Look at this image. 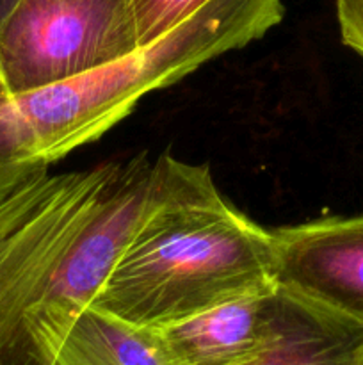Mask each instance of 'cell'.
<instances>
[{
	"label": "cell",
	"mask_w": 363,
	"mask_h": 365,
	"mask_svg": "<svg viewBox=\"0 0 363 365\" xmlns=\"http://www.w3.org/2000/svg\"><path fill=\"white\" fill-rule=\"evenodd\" d=\"M146 155L43 173L0 202V365H53L144 217Z\"/></svg>",
	"instance_id": "6da1fadb"
},
{
	"label": "cell",
	"mask_w": 363,
	"mask_h": 365,
	"mask_svg": "<svg viewBox=\"0 0 363 365\" xmlns=\"http://www.w3.org/2000/svg\"><path fill=\"white\" fill-rule=\"evenodd\" d=\"M244 365H363V321L278 285L269 341Z\"/></svg>",
	"instance_id": "52a82bcc"
},
{
	"label": "cell",
	"mask_w": 363,
	"mask_h": 365,
	"mask_svg": "<svg viewBox=\"0 0 363 365\" xmlns=\"http://www.w3.org/2000/svg\"><path fill=\"white\" fill-rule=\"evenodd\" d=\"M281 0H206L148 46L66 81L0 96V202L102 138L149 91L242 48L283 20Z\"/></svg>",
	"instance_id": "3957f363"
},
{
	"label": "cell",
	"mask_w": 363,
	"mask_h": 365,
	"mask_svg": "<svg viewBox=\"0 0 363 365\" xmlns=\"http://www.w3.org/2000/svg\"><path fill=\"white\" fill-rule=\"evenodd\" d=\"M141 48L132 0H20L0 24V73L31 91Z\"/></svg>",
	"instance_id": "277c9868"
},
{
	"label": "cell",
	"mask_w": 363,
	"mask_h": 365,
	"mask_svg": "<svg viewBox=\"0 0 363 365\" xmlns=\"http://www.w3.org/2000/svg\"><path fill=\"white\" fill-rule=\"evenodd\" d=\"M278 285L363 321V214L270 228Z\"/></svg>",
	"instance_id": "5b68a950"
},
{
	"label": "cell",
	"mask_w": 363,
	"mask_h": 365,
	"mask_svg": "<svg viewBox=\"0 0 363 365\" xmlns=\"http://www.w3.org/2000/svg\"><path fill=\"white\" fill-rule=\"evenodd\" d=\"M141 46H148L177 27L206 0H132Z\"/></svg>",
	"instance_id": "9c48e42d"
},
{
	"label": "cell",
	"mask_w": 363,
	"mask_h": 365,
	"mask_svg": "<svg viewBox=\"0 0 363 365\" xmlns=\"http://www.w3.org/2000/svg\"><path fill=\"white\" fill-rule=\"evenodd\" d=\"M337 20L342 43L363 57V0H337Z\"/></svg>",
	"instance_id": "30bf717a"
},
{
	"label": "cell",
	"mask_w": 363,
	"mask_h": 365,
	"mask_svg": "<svg viewBox=\"0 0 363 365\" xmlns=\"http://www.w3.org/2000/svg\"><path fill=\"white\" fill-rule=\"evenodd\" d=\"M20 2V0H0V24L4 21V18L14 9V6Z\"/></svg>",
	"instance_id": "8fae6325"
},
{
	"label": "cell",
	"mask_w": 363,
	"mask_h": 365,
	"mask_svg": "<svg viewBox=\"0 0 363 365\" xmlns=\"http://www.w3.org/2000/svg\"><path fill=\"white\" fill-rule=\"evenodd\" d=\"M53 365H174L149 328L88 307L71 324Z\"/></svg>",
	"instance_id": "ba28073f"
},
{
	"label": "cell",
	"mask_w": 363,
	"mask_h": 365,
	"mask_svg": "<svg viewBox=\"0 0 363 365\" xmlns=\"http://www.w3.org/2000/svg\"><path fill=\"white\" fill-rule=\"evenodd\" d=\"M276 291L278 285L149 330L174 365H244L269 341Z\"/></svg>",
	"instance_id": "8992f818"
},
{
	"label": "cell",
	"mask_w": 363,
	"mask_h": 365,
	"mask_svg": "<svg viewBox=\"0 0 363 365\" xmlns=\"http://www.w3.org/2000/svg\"><path fill=\"white\" fill-rule=\"evenodd\" d=\"M4 95H9V91H7V86H6V82H4L2 73H0V96H4Z\"/></svg>",
	"instance_id": "7c38bea8"
},
{
	"label": "cell",
	"mask_w": 363,
	"mask_h": 365,
	"mask_svg": "<svg viewBox=\"0 0 363 365\" xmlns=\"http://www.w3.org/2000/svg\"><path fill=\"white\" fill-rule=\"evenodd\" d=\"M152 203L93 309L160 328L278 285L270 230L235 209L206 166L160 155Z\"/></svg>",
	"instance_id": "7a4b0ae2"
}]
</instances>
